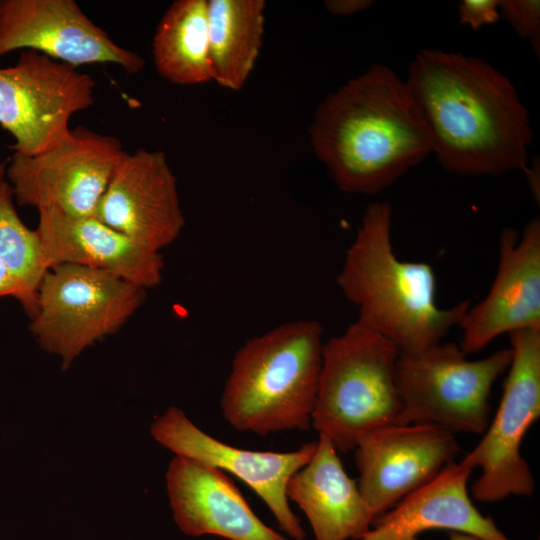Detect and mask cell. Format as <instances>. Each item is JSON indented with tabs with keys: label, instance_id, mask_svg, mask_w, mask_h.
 Wrapping results in <instances>:
<instances>
[{
	"label": "cell",
	"instance_id": "obj_1",
	"mask_svg": "<svg viewBox=\"0 0 540 540\" xmlns=\"http://www.w3.org/2000/svg\"><path fill=\"white\" fill-rule=\"evenodd\" d=\"M405 83L447 171L496 176L526 170L528 111L511 81L488 62L424 49L410 62Z\"/></svg>",
	"mask_w": 540,
	"mask_h": 540
},
{
	"label": "cell",
	"instance_id": "obj_2",
	"mask_svg": "<svg viewBox=\"0 0 540 540\" xmlns=\"http://www.w3.org/2000/svg\"><path fill=\"white\" fill-rule=\"evenodd\" d=\"M308 133L332 181L353 194L384 190L432 152L405 81L378 64L328 94Z\"/></svg>",
	"mask_w": 540,
	"mask_h": 540
},
{
	"label": "cell",
	"instance_id": "obj_3",
	"mask_svg": "<svg viewBox=\"0 0 540 540\" xmlns=\"http://www.w3.org/2000/svg\"><path fill=\"white\" fill-rule=\"evenodd\" d=\"M391 221L389 203L373 202L366 208L337 284L358 309V323L391 341L401 354L415 355L459 326L471 304L437 305L432 266L396 256Z\"/></svg>",
	"mask_w": 540,
	"mask_h": 540
},
{
	"label": "cell",
	"instance_id": "obj_4",
	"mask_svg": "<svg viewBox=\"0 0 540 540\" xmlns=\"http://www.w3.org/2000/svg\"><path fill=\"white\" fill-rule=\"evenodd\" d=\"M323 328L299 319L254 336L236 351L220 397L225 421L259 436L311 427Z\"/></svg>",
	"mask_w": 540,
	"mask_h": 540
},
{
	"label": "cell",
	"instance_id": "obj_5",
	"mask_svg": "<svg viewBox=\"0 0 540 540\" xmlns=\"http://www.w3.org/2000/svg\"><path fill=\"white\" fill-rule=\"evenodd\" d=\"M399 355L391 341L357 321L324 342L311 427L338 452L354 450L361 436L396 422Z\"/></svg>",
	"mask_w": 540,
	"mask_h": 540
},
{
	"label": "cell",
	"instance_id": "obj_6",
	"mask_svg": "<svg viewBox=\"0 0 540 540\" xmlns=\"http://www.w3.org/2000/svg\"><path fill=\"white\" fill-rule=\"evenodd\" d=\"M511 348L469 360L460 346L439 342L415 355L401 354L396 384L397 424H428L452 434H483L490 421L494 382L507 372Z\"/></svg>",
	"mask_w": 540,
	"mask_h": 540
},
{
	"label": "cell",
	"instance_id": "obj_7",
	"mask_svg": "<svg viewBox=\"0 0 540 540\" xmlns=\"http://www.w3.org/2000/svg\"><path fill=\"white\" fill-rule=\"evenodd\" d=\"M145 297V289L108 272L59 264L43 277L29 328L67 368L87 347L117 332Z\"/></svg>",
	"mask_w": 540,
	"mask_h": 540
},
{
	"label": "cell",
	"instance_id": "obj_8",
	"mask_svg": "<svg viewBox=\"0 0 540 540\" xmlns=\"http://www.w3.org/2000/svg\"><path fill=\"white\" fill-rule=\"evenodd\" d=\"M512 360L507 370L496 414L479 443L461 463L481 474L471 488L472 497L493 503L509 496H531L535 480L521 445L540 417V330L509 334Z\"/></svg>",
	"mask_w": 540,
	"mask_h": 540
},
{
	"label": "cell",
	"instance_id": "obj_9",
	"mask_svg": "<svg viewBox=\"0 0 540 540\" xmlns=\"http://www.w3.org/2000/svg\"><path fill=\"white\" fill-rule=\"evenodd\" d=\"M95 80L77 67L33 50L0 67V126L14 139L11 149L35 155L61 143L75 113L95 101Z\"/></svg>",
	"mask_w": 540,
	"mask_h": 540
},
{
	"label": "cell",
	"instance_id": "obj_10",
	"mask_svg": "<svg viewBox=\"0 0 540 540\" xmlns=\"http://www.w3.org/2000/svg\"><path fill=\"white\" fill-rule=\"evenodd\" d=\"M125 153L116 137L80 126L42 153L14 152L7 160L6 180L21 206L56 209L72 217L95 216Z\"/></svg>",
	"mask_w": 540,
	"mask_h": 540
},
{
	"label": "cell",
	"instance_id": "obj_11",
	"mask_svg": "<svg viewBox=\"0 0 540 540\" xmlns=\"http://www.w3.org/2000/svg\"><path fill=\"white\" fill-rule=\"evenodd\" d=\"M150 433L175 456L208 464L240 479L265 503L289 539L306 538L301 520L289 504L286 487L313 456L316 441L289 452L242 449L204 432L176 406L169 407L153 422Z\"/></svg>",
	"mask_w": 540,
	"mask_h": 540
},
{
	"label": "cell",
	"instance_id": "obj_12",
	"mask_svg": "<svg viewBox=\"0 0 540 540\" xmlns=\"http://www.w3.org/2000/svg\"><path fill=\"white\" fill-rule=\"evenodd\" d=\"M455 435L428 424H388L359 438L357 486L375 518L437 476L460 452Z\"/></svg>",
	"mask_w": 540,
	"mask_h": 540
},
{
	"label": "cell",
	"instance_id": "obj_13",
	"mask_svg": "<svg viewBox=\"0 0 540 540\" xmlns=\"http://www.w3.org/2000/svg\"><path fill=\"white\" fill-rule=\"evenodd\" d=\"M33 50L78 67L114 64L127 73L143 58L114 42L74 0H0V57Z\"/></svg>",
	"mask_w": 540,
	"mask_h": 540
},
{
	"label": "cell",
	"instance_id": "obj_14",
	"mask_svg": "<svg viewBox=\"0 0 540 540\" xmlns=\"http://www.w3.org/2000/svg\"><path fill=\"white\" fill-rule=\"evenodd\" d=\"M95 216L135 243L160 252L182 232L177 180L162 151L125 153Z\"/></svg>",
	"mask_w": 540,
	"mask_h": 540
},
{
	"label": "cell",
	"instance_id": "obj_15",
	"mask_svg": "<svg viewBox=\"0 0 540 540\" xmlns=\"http://www.w3.org/2000/svg\"><path fill=\"white\" fill-rule=\"evenodd\" d=\"M461 349L483 350L504 333L540 330V221L534 218L521 236L505 228L499 237V264L486 297L468 309L460 325Z\"/></svg>",
	"mask_w": 540,
	"mask_h": 540
},
{
	"label": "cell",
	"instance_id": "obj_16",
	"mask_svg": "<svg viewBox=\"0 0 540 540\" xmlns=\"http://www.w3.org/2000/svg\"><path fill=\"white\" fill-rule=\"evenodd\" d=\"M172 514L189 536L212 535L227 540H290L266 525L225 472L175 456L166 472Z\"/></svg>",
	"mask_w": 540,
	"mask_h": 540
},
{
	"label": "cell",
	"instance_id": "obj_17",
	"mask_svg": "<svg viewBox=\"0 0 540 540\" xmlns=\"http://www.w3.org/2000/svg\"><path fill=\"white\" fill-rule=\"evenodd\" d=\"M38 215L36 231L49 269L59 264L80 265L145 290L161 282L162 254L135 243L96 216L72 217L51 208L38 210Z\"/></svg>",
	"mask_w": 540,
	"mask_h": 540
},
{
	"label": "cell",
	"instance_id": "obj_18",
	"mask_svg": "<svg viewBox=\"0 0 540 540\" xmlns=\"http://www.w3.org/2000/svg\"><path fill=\"white\" fill-rule=\"evenodd\" d=\"M472 470L448 464L437 476L377 516L358 540H419L433 530H447L482 540H512L494 520L480 513L468 491Z\"/></svg>",
	"mask_w": 540,
	"mask_h": 540
},
{
	"label": "cell",
	"instance_id": "obj_19",
	"mask_svg": "<svg viewBox=\"0 0 540 540\" xmlns=\"http://www.w3.org/2000/svg\"><path fill=\"white\" fill-rule=\"evenodd\" d=\"M286 496L305 514L315 540H358L375 519L356 480L323 435L308 463L289 479Z\"/></svg>",
	"mask_w": 540,
	"mask_h": 540
},
{
	"label": "cell",
	"instance_id": "obj_20",
	"mask_svg": "<svg viewBox=\"0 0 540 540\" xmlns=\"http://www.w3.org/2000/svg\"><path fill=\"white\" fill-rule=\"evenodd\" d=\"M264 0H208L213 81L238 91L259 56L265 26Z\"/></svg>",
	"mask_w": 540,
	"mask_h": 540
},
{
	"label": "cell",
	"instance_id": "obj_21",
	"mask_svg": "<svg viewBox=\"0 0 540 540\" xmlns=\"http://www.w3.org/2000/svg\"><path fill=\"white\" fill-rule=\"evenodd\" d=\"M152 54L157 72L173 84L213 81L208 0L174 1L157 25Z\"/></svg>",
	"mask_w": 540,
	"mask_h": 540
},
{
	"label": "cell",
	"instance_id": "obj_22",
	"mask_svg": "<svg viewBox=\"0 0 540 540\" xmlns=\"http://www.w3.org/2000/svg\"><path fill=\"white\" fill-rule=\"evenodd\" d=\"M13 192L5 179L0 184V260L21 284L30 319L37 311L38 290L49 268L38 233L29 229L17 214Z\"/></svg>",
	"mask_w": 540,
	"mask_h": 540
},
{
	"label": "cell",
	"instance_id": "obj_23",
	"mask_svg": "<svg viewBox=\"0 0 540 540\" xmlns=\"http://www.w3.org/2000/svg\"><path fill=\"white\" fill-rule=\"evenodd\" d=\"M499 12L521 37H529L539 50L540 2L538 0H501Z\"/></svg>",
	"mask_w": 540,
	"mask_h": 540
},
{
	"label": "cell",
	"instance_id": "obj_24",
	"mask_svg": "<svg viewBox=\"0 0 540 540\" xmlns=\"http://www.w3.org/2000/svg\"><path fill=\"white\" fill-rule=\"evenodd\" d=\"M498 3V0H464L459 5L460 22L473 29L495 23L500 17Z\"/></svg>",
	"mask_w": 540,
	"mask_h": 540
},
{
	"label": "cell",
	"instance_id": "obj_25",
	"mask_svg": "<svg viewBox=\"0 0 540 540\" xmlns=\"http://www.w3.org/2000/svg\"><path fill=\"white\" fill-rule=\"evenodd\" d=\"M6 296L18 300L24 311L27 312L28 302L21 284L9 268L0 260V297Z\"/></svg>",
	"mask_w": 540,
	"mask_h": 540
},
{
	"label": "cell",
	"instance_id": "obj_26",
	"mask_svg": "<svg viewBox=\"0 0 540 540\" xmlns=\"http://www.w3.org/2000/svg\"><path fill=\"white\" fill-rule=\"evenodd\" d=\"M374 2L371 0H327V11L336 16H349L369 8Z\"/></svg>",
	"mask_w": 540,
	"mask_h": 540
},
{
	"label": "cell",
	"instance_id": "obj_27",
	"mask_svg": "<svg viewBox=\"0 0 540 540\" xmlns=\"http://www.w3.org/2000/svg\"><path fill=\"white\" fill-rule=\"evenodd\" d=\"M528 178V182L531 188V191L534 195V197H537V201L539 200V185L536 183L539 182V163L533 162V165L531 168H526L525 170Z\"/></svg>",
	"mask_w": 540,
	"mask_h": 540
},
{
	"label": "cell",
	"instance_id": "obj_28",
	"mask_svg": "<svg viewBox=\"0 0 540 540\" xmlns=\"http://www.w3.org/2000/svg\"><path fill=\"white\" fill-rule=\"evenodd\" d=\"M448 540H482L476 536L460 533V532H449Z\"/></svg>",
	"mask_w": 540,
	"mask_h": 540
},
{
	"label": "cell",
	"instance_id": "obj_29",
	"mask_svg": "<svg viewBox=\"0 0 540 540\" xmlns=\"http://www.w3.org/2000/svg\"><path fill=\"white\" fill-rule=\"evenodd\" d=\"M7 160L0 161V184L6 179Z\"/></svg>",
	"mask_w": 540,
	"mask_h": 540
}]
</instances>
